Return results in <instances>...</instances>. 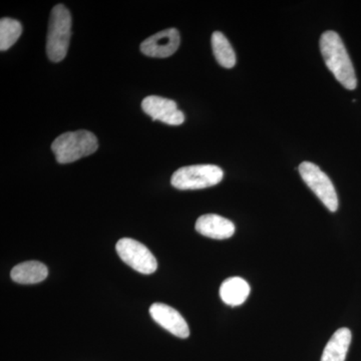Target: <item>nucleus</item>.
I'll return each mask as SVG.
<instances>
[{
  "label": "nucleus",
  "instance_id": "1",
  "mask_svg": "<svg viewBox=\"0 0 361 361\" xmlns=\"http://www.w3.org/2000/svg\"><path fill=\"white\" fill-rule=\"evenodd\" d=\"M320 51L325 65L345 89L355 90L357 80L348 52L338 33L325 32L320 37Z\"/></svg>",
  "mask_w": 361,
  "mask_h": 361
},
{
  "label": "nucleus",
  "instance_id": "2",
  "mask_svg": "<svg viewBox=\"0 0 361 361\" xmlns=\"http://www.w3.org/2000/svg\"><path fill=\"white\" fill-rule=\"evenodd\" d=\"M99 148L96 135L89 130L68 132L59 135L51 145V151L59 164L73 163L92 155Z\"/></svg>",
  "mask_w": 361,
  "mask_h": 361
},
{
  "label": "nucleus",
  "instance_id": "3",
  "mask_svg": "<svg viewBox=\"0 0 361 361\" xmlns=\"http://www.w3.org/2000/svg\"><path fill=\"white\" fill-rule=\"evenodd\" d=\"M71 35V16L63 4L52 8L47 39V54L54 63L66 58Z\"/></svg>",
  "mask_w": 361,
  "mask_h": 361
},
{
  "label": "nucleus",
  "instance_id": "4",
  "mask_svg": "<svg viewBox=\"0 0 361 361\" xmlns=\"http://www.w3.org/2000/svg\"><path fill=\"white\" fill-rule=\"evenodd\" d=\"M222 169L215 165H193L176 171L171 184L179 190H200L219 184L223 179Z\"/></svg>",
  "mask_w": 361,
  "mask_h": 361
},
{
  "label": "nucleus",
  "instance_id": "5",
  "mask_svg": "<svg viewBox=\"0 0 361 361\" xmlns=\"http://www.w3.org/2000/svg\"><path fill=\"white\" fill-rule=\"evenodd\" d=\"M298 170L305 184L312 190L323 205L326 207L330 212H336L338 209V197L329 176L310 161L301 163Z\"/></svg>",
  "mask_w": 361,
  "mask_h": 361
},
{
  "label": "nucleus",
  "instance_id": "6",
  "mask_svg": "<svg viewBox=\"0 0 361 361\" xmlns=\"http://www.w3.org/2000/svg\"><path fill=\"white\" fill-rule=\"evenodd\" d=\"M116 250L126 264L142 274H152L156 272L158 268L155 256L144 244L140 243L137 240L130 238L118 240Z\"/></svg>",
  "mask_w": 361,
  "mask_h": 361
},
{
  "label": "nucleus",
  "instance_id": "7",
  "mask_svg": "<svg viewBox=\"0 0 361 361\" xmlns=\"http://www.w3.org/2000/svg\"><path fill=\"white\" fill-rule=\"evenodd\" d=\"M142 109L153 121H161L170 126L182 125L185 121L183 111L178 109L177 104L172 99L158 96L145 97Z\"/></svg>",
  "mask_w": 361,
  "mask_h": 361
},
{
  "label": "nucleus",
  "instance_id": "8",
  "mask_svg": "<svg viewBox=\"0 0 361 361\" xmlns=\"http://www.w3.org/2000/svg\"><path fill=\"white\" fill-rule=\"evenodd\" d=\"M180 33L176 28H169L152 35L141 44V51L151 58H168L179 49Z\"/></svg>",
  "mask_w": 361,
  "mask_h": 361
},
{
  "label": "nucleus",
  "instance_id": "9",
  "mask_svg": "<svg viewBox=\"0 0 361 361\" xmlns=\"http://www.w3.org/2000/svg\"><path fill=\"white\" fill-rule=\"evenodd\" d=\"M152 318L163 329L179 338L190 336L189 325L182 315L174 308L164 303H154L149 308Z\"/></svg>",
  "mask_w": 361,
  "mask_h": 361
},
{
  "label": "nucleus",
  "instance_id": "10",
  "mask_svg": "<svg viewBox=\"0 0 361 361\" xmlns=\"http://www.w3.org/2000/svg\"><path fill=\"white\" fill-rule=\"evenodd\" d=\"M195 228L203 236L217 240L231 238L235 233V225L231 221L216 214L201 216Z\"/></svg>",
  "mask_w": 361,
  "mask_h": 361
},
{
  "label": "nucleus",
  "instance_id": "11",
  "mask_svg": "<svg viewBox=\"0 0 361 361\" xmlns=\"http://www.w3.org/2000/svg\"><path fill=\"white\" fill-rule=\"evenodd\" d=\"M250 294L248 282L241 277H231L226 279L220 287V297L227 305H241L247 300Z\"/></svg>",
  "mask_w": 361,
  "mask_h": 361
},
{
  "label": "nucleus",
  "instance_id": "12",
  "mask_svg": "<svg viewBox=\"0 0 361 361\" xmlns=\"http://www.w3.org/2000/svg\"><path fill=\"white\" fill-rule=\"evenodd\" d=\"M49 270L44 263L39 261H26L16 265L11 270V276L16 283L37 284L47 279Z\"/></svg>",
  "mask_w": 361,
  "mask_h": 361
},
{
  "label": "nucleus",
  "instance_id": "13",
  "mask_svg": "<svg viewBox=\"0 0 361 361\" xmlns=\"http://www.w3.org/2000/svg\"><path fill=\"white\" fill-rule=\"evenodd\" d=\"M351 331L348 329L337 330L323 350L322 361H345L351 342Z\"/></svg>",
  "mask_w": 361,
  "mask_h": 361
},
{
  "label": "nucleus",
  "instance_id": "14",
  "mask_svg": "<svg viewBox=\"0 0 361 361\" xmlns=\"http://www.w3.org/2000/svg\"><path fill=\"white\" fill-rule=\"evenodd\" d=\"M211 42H212L214 56L220 66L225 68H232L236 65V54L234 49L222 32H214Z\"/></svg>",
  "mask_w": 361,
  "mask_h": 361
},
{
  "label": "nucleus",
  "instance_id": "15",
  "mask_svg": "<svg viewBox=\"0 0 361 361\" xmlns=\"http://www.w3.org/2000/svg\"><path fill=\"white\" fill-rule=\"evenodd\" d=\"M23 26L20 21L13 18H2L0 20V49L6 51L20 39Z\"/></svg>",
  "mask_w": 361,
  "mask_h": 361
}]
</instances>
